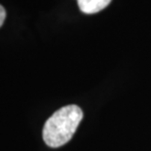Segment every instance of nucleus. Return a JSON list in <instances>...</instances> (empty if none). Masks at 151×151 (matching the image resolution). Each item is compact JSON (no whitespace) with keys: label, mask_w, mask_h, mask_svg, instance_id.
<instances>
[{"label":"nucleus","mask_w":151,"mask_h":151,"mask_svg":"<svg viewBox=\"0 0 151 151\" xmlns=\"http://www.w3.org/2000/svg\"><path fill=\"white\" fill-rule=\"evenodd\" d=\"M110 2L111 0H77L80 10L85 14H96L106 8Z\"/></svg>","instance_id":"2"},{"label":"nucleus","mask_w":151,"mask_h":151,"mask_svg":"<svg viewBox=\"0 0 151 151\" xmlns=\"http://www.w3.org/2000/svg\"><path fill=\"white\" fill-rule=\"evenodd\" d=\"M82 118L83 111L74 104L57 110L44 125L45 143L53 148L65 145L72 139Z\"/></svg>","instance_id":"1"},{"label":"nucleus","mask_w":151,"mask_h":151,"mask_svg":"<svg viewBox=\"0 0 151 151\" xmlns=\"http://www.w3.org/2000/svg\"><path fill=\"white\" fill-rule=\"evenodd\" d=\"M5 18H6V11H5V9L0 5V27H2L3 22L5 21Z\"/></svg>","instance_id":"3"}]
</instances>
